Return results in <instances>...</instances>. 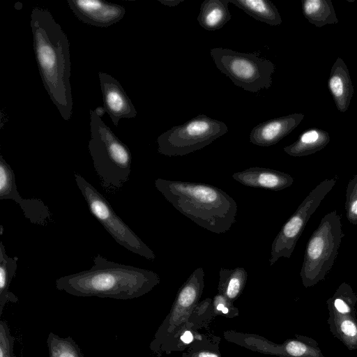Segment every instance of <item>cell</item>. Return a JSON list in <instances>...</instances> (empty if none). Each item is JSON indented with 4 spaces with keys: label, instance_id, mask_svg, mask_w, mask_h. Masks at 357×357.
Here are the masks:
<instances>
[{
    "label": "cell",
    "instance_id": "cell-31",
    "mask_svg": "<svg viewBox=\"0 0 357 357\" xmlns=\"http://www.w3.org/2000/svg\"><path fill=\"white\" fill-rule=\"evenodd\" d=\"M161 3L168 6H176L178 3L183 1V0H165V1H159Z\"/></svg>",
    "mask_w": 357,
    "mask_h": 357
},
{
    "label": "cell",
    "instance_id": "cell-5",
    "mask_svg": "<svg viewBox=\"0 0 357 357\" xmlns=\"http://www.w3.org/2000/svg\"><path fill=\"white\" fill-rule=\"evenodd\" d=\"M344 234L341 216L336 211L326 214L309 238L300 276L307 288L323 280L336 260Z\"/></svg>",
    "mask_w": 357,
    "mask_h": 357
},
{
    "label": "cell",
    "instance_id": "cell-17",
    "mask_svg": "<svg viewBox=\"0 0 357 357\" xmlns=\"http://www.w3.org/2000/svg\"><path fill=\"white\" fill-rule=\"evenodd\" d=\"M229 0H205L197 17L199 24L207 31L221 29L231 19L228 8Z\"/></svg>",
    "mask_w": 357,
    "mask_h": 357
},
{
    "label": "cell",
    "instance_id": "cell-27",
    "mask_svg": "<svg viewBox=\"0 0 357 357\" xmlns=\"http://www.w3.org/2000/svg\"><path fill=\"white\" fill-rule=\"evenodd\" d=\"M19 205L24 215L33 224L44 226L52 220L49 208L40 199H23Z\"/></svg>",
    "mask_w": 357,
    "mask_h": 357
},
{
    "label": "cell",
    "instance_id": "cell-25",
    "mask_svg": "<svg viewBox=\"0 0 357 357\" xmlns=\"http://www.w3.org/2000/svg\"><path fill=\"white\" fill-rule=\"evenodd\" d=\"M47 346L50 357H84L79 345L70 336L61 337L50 332Z\"/></svg>",
    "mask_w": 357,
    "mask_h": 357
},
{
    "label": "cell",
    "instance_id": "cell-32",
    "mask_svg": "<svg viewBox=\"0 0 357 357\" xmlns=\"http://www.w3.org/2000/svg\"><path fill=\"white\" fill-rule=\"evenodd\" d=\"M94 111L99 117H101L106 112L103 106L97 107Z\"/></svg>",
    "mask_w": 357,
    "mask_h": 357
},
{
    "label": "cell",
    "instance_id": "cell-8",
    "mask_svg": "<svg viewBox=\"0 0 357 357\" xmlns=\"http://www.w3.org/2000/svg\"><path fill=\"white\" fill-rule=\"evenodd\" d=\"M75 179L91 213L115 241L129 251L153 261L155 255L153 250L120 218L106 198L80 174L75 173Z\"/></svg>",
    "mask_w": 357,
    "mask_h": 357
},
{
    "label": "cell",
    "instance_id": "cell-16",
    "mask_svg": "<svg viewBox=\"0 0 357 357\" xmlns=\"http://www.w3.org/2000/svg\"><path fill=\"white\" fill-rule=\"evenodd\" d=\"M328 87L338 111L347 112L354 94V87L348 68L340 57L332 66Z\"/></svg>",
    "mask_w": 357,
    "mask_h": 357
},
{
    "label": "cell",
    "instance_id": "cell-23",
    "mask_svg": "<svg viewBox=\"0 0 357 357\" xmlns=\"http://www.w3.org/2000/svg\"><path fill=\"white\" fill-rule=\"evenodd\" d=\"M302 9L305 17L317 27L338 22L330 0H304L302 1Z\"/></svg>",
    "mask_w": 357,
    "mask_h": 357
},
{
    "label": "cell",
    "instance_id": "cell-12",
    "mask_svg": "<svg viewBox=\"0 0 357 357\" xmlns=\"http://www.w3.org/2000/svg\"><path fill=\"white\" fill-rule=\"evenodd\" d=\"M67 3L79 20L98 27L116 24L126 13L123 6L101 0H68Z\"/></svg>",
    "mask_w": 357,
    "mask_h": 357
},
{
    "label": "cell",
    "instance_id": "cell-10",
    "mask_svg": "<svg viewBox=\"0 0 357 357\" xmlns=\"http://www.w3.org/2000/svg\"><path fill=\"white\" fill-rule=\"evenodd\" d=\"M336 183L335 178L320 182L303 199L294 213L285 222L274 238L269 264L273 266L280 257L290 258L296 245L312 215Z\"/></svg>",
    "mask_w": 357,
    "mask_h": 357
},
{
    "label": "cell",
    "instance_id": "cell-9",
    "mask_svg": "<svg viewBox=\"0 0 357 357\" xmlns=\"http://www.w3.org/2000/svg\"><path fill=\"white\" fill-rule=\"evenodd\" d=\"M204 287V271L195 269L178 290L170 311L156 331L150 349L162 354L165 346L178 333L199 303Z\"/></svg>",
    "mask_w": 357,
    "mask_h": 357
},
{
    "label": "cell",
    "instance_id": "cell-20",
    "mask_svg": "<svg viewBox=\"0 0 357 357\" xmlns=\"http://www.w3.org/2000/svg\"><path fill=\"white\" fill-rule=\"evenodd\" d=\"M229 2L258 21L271 26L280 25L282 23V17L278 10L271 1L229 0Z\"/></svg>",
    "mask_w": 357,
    "mask_h": 357
},
{
    "label": "cell",
    "instance_id": "cell-18",
    "mask_svg": "<svg viewBox=\"0 0 357 357\" xmlns=\"http://www.w3.org/2000/svg\"><path fill=\"white\" fill-rule=\"evenodd\" d=\"M330 140L328 132L312 128L301 134L295 142L284 147V151L291 156H306L323 149Z\"/></svg>",
    "mask_w": 357,
    "mask_h": 357
},
{
    "label": "cell",
    "instance_id": "cell-29",
    "mask_svg": "<svg viewBox=\"0 0 357 357\" xmlns=\"http://www.w3.org/2000/svg\"><path fill=\"white\" fill-rule=\"evenodd\" d=\"M345 212L349 222L354 225H357V174L347 184Z\"/></svg>",
    "mask_w": 357,
    "mask_h": 357
},
{
    "label": "cell",
    "instance_id": "cell-4",
    "mask_svg": "<svg viewBox=\"0 0 357 357\" xmlns=\"http://www.w3.org/2000/svg\"><path fill=\"white\" fill-rule=\"evenodd\" d=\"M91 139L89 150L101 185L108 193L117 192L130 178L131 153L99 117L89 110Z\"/></svg>",
    "mask_w": 357,
    "mask_h": 357
},
{
    "label": "cell",
    "instance_id": "cell-2",
    "mask_svg": "<svg viewBox=\"0 0 357 357\" xmlns=\"http://www.w3.org/2000/svg\"><path fill=\"white\" fill-rule=\"evenodd\" d=\"M93 261L90 269L56 279V288L79 297L129 300L149 293L160 282L152 271L109 261L99 254Z\"/></svg>",
    "mask_w": 357,
    "mask_h": 357
},
{
    "label": "cell",
    "instance_id": "cell-24",
    "mask_svg": "<svg viewBox=\"0 0 357 357\" xmlns=\"http://www.w3.org/2000/svg\"><path fill=\"white\" fill-rule=\"evenodd\" d=\"M357 294L348 283L344 282L334 294L326 301L328 314L356 317Z\"/></svg>",
    "mask_w": 357,
    "mask_h": 357
},
{
    "label": "cell",
    "instance_id": "cell-11",
    "mask_svg": "<svg viewBox=\"0 0 357 357\" xmlns=\"http://www.w3.org/2000/svg\"><path fill=\"white\" fill-rule=\"evenodd\" d=\"M226 339L254 351L279 357H326L314 339L296 335L282 344H275L256 334H246L228 331Z\"/></svg>",
    "mask_w": 357,
    "mask_h": 357
},
{
    "label": "cell",
    "instance_id": "cell-14",
    "mask_svg": "<svg viewBox=\"0 0 357 357\" xmlns=\"http://www.w3.org/2000/svg\"><path fill=\"white\" fill-rule=\"evenodd\" d=\"M301 113H294L260 123L250 134V142L259 146H270L279 142L293 131L303 119Z\"/></svg>",
    "mask_w": 357,
    "mask_h": 357
},
{
    "label": "cell",
    "instance_id": "cell-15",
    "mask_svg": "<svg viewBox=\"0 0 357 357\" xmlns=\"http://www.w3.org/2000/svg\"><path fill=\"white\" fill-rule=\"evenodd\" d=\"M232 178L247 187L279 191L291 186L293 177L287 173L264 167H250L232 174Z\"/></svg>",
    "mask_w": 357,
    "mask_h": 357
},
{
    "label": "cell",
    "instance_id": "cell-28",
    "mask_svg": "<svg viewBox=\"0 0 357 357\" xmlns=\"http://www.w3.org/2000/svg\"><path fill=\"white\" fill-rule=\"evenodd\" d=\"M208 338L199 333H197L195 341L188 347L187 352L182 354V357H222L218 342Z\"/></svg>",
    "mask_w": 357,
    "mask_h": 357
},
{
    "label": "cell",
    "instance_id": "cell-7",
    "mask_svg": "<svg viewBox=\"0 0 357 357\" xmlns=\"http://www.w3.org/2000/svg\"><path fill=\"white\" fill-rule=\"evenodd\" d=\"M227 132L224 122L199 114L159 135L158 152L169 157L185 155L209 145Z\"/></svg>",
    "mask_w": 357,
    "mask_h": 357
},
{
    "label": "cell",
    "instance_id": "cell-19",
    "mask_svg": "<svg viewBox=\"0 0 357 357\" xmlns=\"http://www.w3.org/2000/svg\"><path fill=\"white\" fill-rule=\"evenodd\" d=\"M17 257H10L7 255L6 248L0 242V316L6 305L8 303H16L18 298L9 290L13 278L15 276L17 268Z\"/></svg>",
    "mask_w": 357,
    "mask_h": 357
},
{
    "label": "cell",
    "instance_id": "cell-21",
    "mask_svg": "<svg viewBox=\"0 0 357 357\" xmlns=\"http://www.w3.org/2000/svg\"><path fill=\"white\" fill-rule=\"evenodd\" d=\"M329 331L350 351L357 349V317L329 314Z\"/></svg>",
    "mask_w": 357,
    "mask_h": 357
},
{
    "label": "cell",
    "instance_id": "cell-26",
    "mask_svg": "<svg viewBox=\"0 0 357 357\" xmlns=\"http://www.w3.org/2000/svg\"><path fill=\"white\" fill-rule=\"evenodd\" d=\"M0 199H12L20 204L23 198L19 194L13 170L0 155Z\"/></svg>",
    "mask_w": 357,
    "mask_h": 357
},
{
    "label": "cell",
    "instance_id": "cell-22",
    "mask_svg": "<svg viewBox=\"0 0 357 357\" xmlns=\"http://www.w3.org/2000/svg\"><path fill=\"white\" fill-rule=\"evenodd\" d=\"M218 293L234 303L243 293L248 280V273L243 267L233 269L221 268L219 272Z\"/></svg>",
    "mask_w": 357,
    "mask_h": 357
},
{
    "label": "cell",
    "instance_id": "cell-6",
    "mask_svg": "<svg viewBox=\"0 0 357 357\" xmlns=\"http://www.w3.org/2000/svg\"><path fill=\"white\" fill-rule=\"evenodd\" d=\"M210 54L216 67L236 86L252 93L271 87L275 69L271 61L254 53L222 47L211 49Z\"/></svg>",
    "mask_w": 357,
    "mask_h": 357
},
{
    "label": "cell",
    "instance_id": "cell-30",
    "mask_svg": "<svg viewBox=\"0 0 357 357\" xmlns=\"http://www.w3.org/2000/svg\"><path fill=\"white\" fill-rule=\"evenodd\" d=\"M15 337L6 321L0 320V357H20L14 354Z\"/></svg>",
    "mask_w": 357,
    "mask_h": 357
},
{
    "label": "cell",
    "instance_id": "cell-3",
    "mask_svg": "<svg viewBox=\"0 0 357 357\" xmlns=\"http://www.w3.org/2000/svg\"><path fill=\"white\" fill-rule=\"evenodd\" d=\"M155 186L177 211L209 231L226 233L236 221L237 203L215 186L160 178Z\"/></svg>",
    "mask_w": 357,
    "mask_h": 357
},
{
    "label": "cell",
    "instance_id": "cell-1",
    "mask_svg": "<svg viewBox=\"0 0 357 357\" xmlns=\"http://www.w3.org/2000/svg\"><path fill=\"white\" fill-rule=\"evenodd\" d=\"M30 24L33 50L43 85L61 117L68 121L73 105L68 39L47 9L33 8Z\"/></svg>",
    "mask_w": 357,
    "mask_h": 357
},
{
    "label": "cell",
    "instance_id": "cell-13",
    "mask_svg": "<svg viewBox=\"0 0 357 357\" xmlns=\"http://www.w3.org/2000/svg\"><path fill=\"white\" fill-rule=\"evenodd\" d=\"M103 107L112 123L117 126L121 119L135 118L137 111L122 86L110 75L99 72Z\"/></svg>",
    "mask_w": 357,
    "mask_h": 357
}]
</instances>
